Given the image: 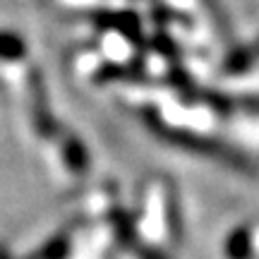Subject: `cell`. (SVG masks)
<instances>
[{
  "label": "cell",
  "instance_id": "obj_1",
  "mask_svg": "<svg viewBox=\"0 0 259 259\" xmlns=\"http://www.w3.org/2000/svg\"><path fill=\"white\" fill-rule=\"evenodd\" d=\"M22 56H24L22 38L15 36V34L0 31V58H3V60H17V58H22Z\"/></svg>",
  "mask_w": 259,
  "mask_h": 259
},
{
  "label": "cell",
  "instance_id": "obj_2",
  "mask_svg": "<svg viewBox=\"0 0 259 259\" xmlns=\"http://www.w3.org/2000/svg\"><path fill=\"white\" fill-rule=\"evenodd\" d=\"M247 247H250L247 235H245V233H238V235H235V238L231 240V247H228V252H231L235 259H245V257H247Z\"/></svg>",
  "mask_w": 259,
  "mask_h": 259
}]
</instances>
